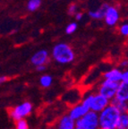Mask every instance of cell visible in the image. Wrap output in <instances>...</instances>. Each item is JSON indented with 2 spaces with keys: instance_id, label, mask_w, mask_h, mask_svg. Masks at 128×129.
Instances as JSON below:
<instances>
[{
  "instance_id": "1",
  "label": "cell",
  "mask_w": 128,
  "mask_h": 129,
  "mask_svg": "<svg viewBox=\"0 0 128 129\" xmlns=\"http://www.w3.org/2000/svg\"><path fill=\"white\" fill-rule=\"evenodd\" d=\"M121 112L115 106L108 104L99 114V127L101 129H116Z\"/></svg>"
},
{
  "instance_id": "2",
  "label": "cell",
  "mask_w": 128,
  "mask_h": 129,
  "mask_svg": "<svg viewBox=\"0 0 128 129\" xmlns=\"http://www.w3.org/2000/svg\"><path fill=\"white\" fill-rule=\"evenodd\" d=\"M53 58L60 64H68L74 61V50L66 43H58L53 48L52 50Z\"/></svg>"
},
{
  "instance_id": "3",
  "label": "cell",
  "mask_w": 128,
  "mask_h": 129,
  "mask_svg": "<svg viewBox=\"0 0 128 129\" xmlns=\"http://www.w3.org/2000/svg\"><path fill=\"white\" fill-rule=\"evenodd\" d=\"M75 127H79L81 129H98L99 113L89 110L82 117L76 119Z\"/></svg>"
},
{
  "instance_id": "4",
  "label": "cell",
  "mask_w": 128,
  "mask_h": 129,
  "mask_svg": "<svg viewBox=\"0 0 128 129\" xmlns=\"http://www.w3.org/2000/svg\"><path fill=\"white\" fill-rule=\"evenodd\" d=\"M119 83L120 82H113V81L106 79L100 85V89H99V93L101 94L102 96L106 97L107 99L111 100L113 97H115Z\"/></svg>"
},
{
  "instance_id": "5",
  "label": "cell",
  "mask_w": 128,
  "mask_h": 129,
  "mask_svg": "<svg viewBox=\"0 0 128 129\" xmlns=\"http://www.w3.org/2000/svg\"><path fill=\"white\" fill-rule=\"evenodd\" d=\"M91 97L92 95H90L82 101V104L76 105L75 107H74L70 110L69 113V116L72 117L73 119L76 120V119L82 117L83 115H85L90 109V101H91Z\"/></svg>"
},
{
  "instance_id": "6",
  "label": "cell",
  "mask_w": 128,
  "mask_h": 129,
  "mask_svg": "<svg viewBox=\"0 0 128 129\" xmlns=\"http://www.w3.org/2000/svg\"><path fill=\"white\" fill-rule=\"evenodd\" d=\"M32 106L30 102H24L23 104L19 105L14 109L10 110V116L14 120L17 121L21 118H23L24 117L30 115L31 112Z\"/></svg>"
},
{
  "instance_id": "7",
  "label": "cell",
  "mask_w": 128,
  "mask_h": 129,
  "mask_svg": "<svg viewBox=\"0 0 128 129\" xmlns=\"http://www.w3.org/2000/svg\"><path fill=\"white\" fill-rule=\"evenodd\" d=\"M108 104H109V100L107 99L106 97L102 96L100 93H98L96 95H92L90 105V109L92 111H95L97 113H100Z\"/></svg>"
},
{
  "instance_id": "8",
  "label": "cell",
  "mask_w": 128,
  "mask_h": 129,
  "mask_svg": "<svg viewBox=\"0 0 128 129\" xmlns=\"http://www.w3.org/2000/svg\"><path fill=\"white\" fill-rule=\"evenodd\" d=\"M120 18V14H119V11L116 7L115 6H109L107 8L106 14L104 16V20L108 26H115L119 21Z\"/></svg>"
},
{
  "instance_id": "9",
  "label": "cell",
  "mask_w": 128,
  "mask_h": 129,
  "mask_svg": "<svg viewBox=\"0 0 128 129\" xmlns=\"http://www.w3.org/2000/svg\"><path fill=\"white\" fill-rule=\"evenodd\" d=\"M48 61V53L45 49H42L36 52L30 58V62L34 66H40V64H46Z\"/></svg>"
},
{
  "instance_id": "10",
  "label": "cell",
  "mask_w": 128,
  "mask_h": 129,
  "mask_svg": "<svg viewBox=\"0 0 128 129\" xmlns=\"http://www.w3.org/2000/svg\"><path fill=\"white\" fill-rule=\"evenodd\" d=\"M75 128V120L73 119L69 115L64 116L59 119L56 125V129H74Z\"/></svg>"
},
{
  "instance_id": "11",
  "label": "cell",
  "mask_w": 128,
  "mask_h": 129,
  "mask_svg": "<svg viewBox=\"0 0 128 129\" xmlns=\"http://www.w3.org/2000/svg\"><path fill=\"white\" fill-rule=\"evenodd\" d=\"M115 98L121 101H127L128 100V83L121 82L115 94Z\"/></svg>"
},
{
  "instance_id": "12",
  "label": "cell",
  "mask_w": 128,
  "mask_h": 129,
  "mask_svg": "<svg viewBox=\"0 0 128 129\" xmlns=\"http://www.w3.org/2000/svg\"><path fill=\"white\" fill-rule=\"evenodd\" d=\"M108 7V4H103L100 8H98L95 11H89L88 14L90 18L95 19V20H101L104 18L105 14H106L107 8Z\"/></svg>"
},
{
  "instance_id": "13",
  "label": "cell",
  "mask_w": 128,
  "mask_h": 129,
  "mask_svg": "<svg viewBox=\"0 0 128 129\" xmlns=\"http://www.w3.org/2000/svg\"><path fill=\"white\" fill-rule=\"evenodd\" d=\"M121 75H122V71L116 68L107 72L104 75V77L105 79L113 81V82H121Z\"/></svg>"
},
{
  "instance_id": "14",
  "label": "cell",
  "mask_w": 128,
  "mask_h": 129,
  "mask_svg": "<svg viewBox=\"0 0 128 129\" xmlns=\"http://www.w3.org/2000/svg\"><path fill=\"white\" fill-rule=\"evenodd\" d=\"M109 103L111 105H113V106H115L121 113L127 112L128 106H127V102H126V101H121L116 99V98H115V97H113Z\"/></svg>"
},
{
  "instance_id": "15",
  "label": "cell",
  "mask_w": 128,
  "mask_h": 129,
  "mask_svg": "<svg viewBox=\"0 0 128 129\" xmlns=\"http://www.w3.org/2000/svg\"><path fill=\"white\" fill-rule=\"evenodd\" d=\"M128 126V116L126 113H121L116 123V129H127Z\"/></svg>"
},
{
  "instance_id": "16",
  "label": "cell",
  "mask_w": 128,
  "mask_h": 129,
  "mask_svg": "<svg viewBox=\"0 0 128 129\" xmlns=\"http://www.w3.org/2000/svg\"><path fill=\"white\" fill-rule=\"evenodd\" d=\"M40 5H41V0H29L27 4V9L30 12H34L38 8H40Z\"/></svg>"
},
{
  "instance_id": "17",
  "label": "cell",
  "mask_w": 128,
  "mask_h": 129,
  "mask_svg": "<svg viewBox=\"0 0 128 129\" xmlns=\"http://www.w3.org/2000/svg\"><path fill=\"white\" fill-rule=\"evenodd\" d=\"M40 83L42 87L48 88V87H49L50 85H51V83H52V78H51V76H49V75H43V76H41V78H40Z\"/></svg>"
},
{
  "instance_id": "18",
  "label": "cell",
  "mask_w": 128,
  "mask_h": 129,
  "mask_svg": "<svg viewBox=\"0 0 128 129\" xmlns=\"http://www.w3.org/2000/svg\"><path fill=\"white\" fill-rule=\"evenodd\" d=\"M76 30H77V23H75V22H71V23H69L67 26H66V34H72Z\"/></svg>"
},
{
  "instance_id": "19",
  "label": "cell",
  "mask_w": 128,
  "mask_h": 129,
  "mask_svg": "<svg viewBox=\"0 0 128 129\" xmlns=\"http://www.w3.org/2000/svg\"><path fill=\"white\" fill-rule=\"evenodd\" d=\"M16 129H28L27 122L23 118H21L16 121Z\"/></svg>"
},
{
  "instance_id": "20",
  "label": "cell",
  "mask_w": 128,
  "mask_h": 129,
  "mask_svg": "<svg viewBox=\"0 0 128 129\" xmlns=\"http://www.w3.org/2000/svg\"><path fill=\"white\" fill-rule=\"evenodd\" d=\"M119 30H120V33L123 35V36H127L128 35V24H127V22L123 23L120 26Z\"/></svg>"
},
{
  "instance_id": "21",
  "label": "cell",
  "mask_w": 128,
  "mask_h": 129,
  "mask_svg": "<svg viewBox=\"0 0 128 129\" xmlns=\"http://www.w3.org/2000/svg\"><path fill=\"white\" fill-rule=\"evenodd\" d=\"M77 12V6L75 4H72L69 6L68 7V10H67V13L68 14H70V15H74V14Z\"/></svg>"
},
{
  "instance_id": "22",
  "label": "cell",
  "mask_w": 128,
  "mask_h": 129,
  "mask_svg": "<svg viewBox=\"0 0 128 129\" xmlns=\"http://www.w3.org/2000/svg\"><path fill=\"white\" fill-rule=\"evenodd\" d=\"M121 82L128 83V72L127 71L122 72V75H121Z\"/></svg>"
},
{
  "instance_id": "23",
  "label": "cell",
  "mask_w": 128,
  "mask_h": 129,
  "mask_svg": "<svg viewBox=\"0 0 128 129\" xmlns=\"http://www.w3.org/2000/svg\"><path fill=\"white\" fill-rule=\"evenodd\" d=\"M82 16H83V14L82 13H78L76 12L75 14H74V17H75V19L77 21H81L82 19Z\"/></svg>"
},
{
  "instance_id": "24",
  "label": "cell",
  "mask_w": 128,
  "mask_h": 129,
  "mask_svg": "<svg viewBox=\"0 0 128 129\" xmlns=\"http://www.w3.org/2000/svg\"><path fill=\"white\" fill-rule=\"evenodd\" d=\"M46 64H40V66H37L36 69L37 71H39V72H42V71H45L46 70Z\"/></svg>"
},
{
  "instance_id": "25",
  "label": "cell",
  "mask_w": 128,
  "mask_h": 129,
  "mask_svg": "<svg viewBox=\"0 0 128 129\" xmlns=\"http://www.w3.org/2000/svg\"><path fill=\"white\" fill-rule=\"evenodd\" d=\"M127 64H128L127 60H124V61H122V62H121L120 67H127Z\"/></svg>"
},
{
  "instance_id": "26",
  "label": "cell",
  "mask_w": 128,
  "mask_h": 129,
  "mask_svg": "<svg viewBox=\"0 0 128 129\" xmlns=\"http://www.w3.org/2000/svg\"><path fill=\"white\" fill-rule=\"evenodd\" d=\"M6 80H7V78H6V76H0V84L3 83H5Z\"/></svg>"
},
{
  "instance_id": "27",
  "label": "cell",
  "mask_w": 128,
  "mask_h": 129,
  "mask_svg": "<svg viewBox=\"0 0 128 129\" xmlns=\"http://www.w3.org/2000/svg\"><path fill=\"white\" fill-rule=\"evenodd\" d=\"M74 129H81V128H79V127H75Z\"/></svg>"
},
{
  "instance_id": "28",
  "label": "cell",
  "mask_w": 128,
  "mask_h": 129,
  "mask_svg": "<svg viewBox=\"0 0 128 129\" xmlns=\"http://www.w3.org/2000/svg\"><path fill=\"white\" fill-rule=\"evenodd\" d=\"M98 129H101V128H98Z\"/></svg>"
}]
</instances>
